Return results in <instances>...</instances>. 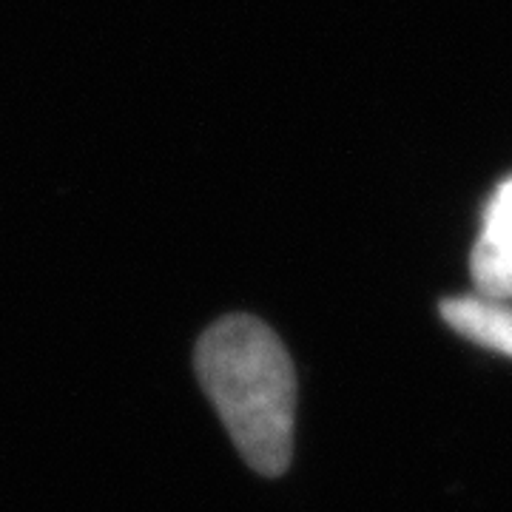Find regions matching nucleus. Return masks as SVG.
I'll return each instance as SVG.
<instances>
[{"label": "nucleus", "mask_w": 512, "mask_h": 512, "mask_svg": "<svg viewBox=\"0 0 512 512\" xmlns=\"http://www.w3.org/2000/svg\"><path fill=\"white\" fill-rule=\"evenodd\" d=\"M441 319L478 348L512 359V308L490 296H456L441 305Z\"/></svg>", "instance_id": "nucleus-3"}, {"label": "nucleus", "mask_w": 512, "mask_h": 512, "mask_svg": "<svg viewBox=\"0 0 512 512\" xmlns=\"http://www.w3.org/2000/svg\"><path fill=\"white\" fill-rule=\"evenodd\" d=\"M473 279L481 296L512 299V177L498 185L484 211V228L473 251Z\"/></svg>", "instance_id": "nucleus-2"}, {"label": "nucleus", "mask_w": 512, "mask_h": 512, "mask_svg": "<svg viewBox=\"0 0 512 512\" xmlns=\"http://www.w3.org/2000/svg\"><path fill=\"white\" fill-rule=\"evenodd\" d=\"M194 367L245 464L282 476L293 456L296 373L279 336L254 316H225L200 336Z\"/></svg>", "instance_id": "nucleus-1"}]
</instances>
